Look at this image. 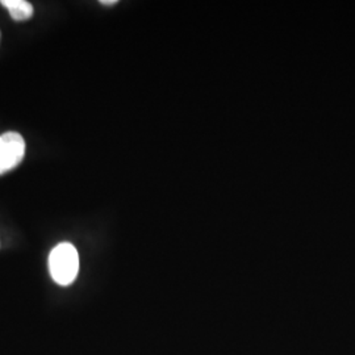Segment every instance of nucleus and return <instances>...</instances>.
<instances>
[{
    "mask_svg": "<svg viewBox=\"0 0 355 355\" xmlns=\"http://www.w3.org/2000/svg\"><path fill=\"white\" fill-rule=\"evenodd\" d=\"M49 271L53 280L60 286H70L76 280L79 271V255L71 243H60L51 250Z\"/></svg>",
    "mask_w": 355,
    "mask_h": 355,
    "instance_id": "f257e3e1",
    "label": "nucleus"
},
{
    "mask_svg": "<svg viewBox=\"0 0 355 355\" xmlns=\"http://www.w3.org/2000/svg\"><path fill=\"white\" fill-rule=\"evenodd\" d=\"M26 154V141L17 132H6L0 136V175L21 164Z\"/></svg>",
    "mask_w": 355,
    "mask_h": 355,
    "instance_id": "f03ea898",
    "label": "nucleus"
},
{
    "mask_svg": "<svg viewBox=\"0 0 355 355\" xmlns=\"http://www.w3.org/2000/svg\"><path fill=\"white\" fill-rule=\"evenodd\" d=\"M0 4L10 11L15 21H24L33 15V6L26 0H1Z\"/></svg>",
    "mask_w": 355,
    "mask_h": 355,
    "instance_id": "7ed1b4c3",
    "label": "nucleus"
},
{
    "mask_svg": "<svg viewBox=\"0 0 355 355\" xmlns=\"http://www.w3.org/2000/svg\"><path fill=\"white\" fill-rule=\"evenodd\" d=\"M101 3L105 4V6H107V4H116V0H108V1H107V0H103Z\"/></svg>",
    "mask_w": 355,
    "mask_h": 355,
    "instance_id": "20e7f679",
    "label": "nucleus"
},
{
    "mask_svg": "<svg viewBox=\"0 0 355 355\" xmlns=\"http://www.w3.org/2000/svg\"><path fill=\"white\" fill-rule=\"evenodd\" d=\"M0 35H1V33H0Z\"/></svg>",
    "mask_w": 355,
    "mask_h": 355,
    "instance_id": "39448f33",
    "label": "nucleus"
}]
</instances>
